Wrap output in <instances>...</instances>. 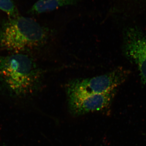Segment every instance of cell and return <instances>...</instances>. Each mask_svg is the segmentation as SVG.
<instances>
[{
	"label": "cell",
	"instance_id": "cell-1",
	"mask_svg": "<svg viewBox=\"0 0 146 146\" xmlns=\"http://www.w3.org/2000/svg\"><path fill=\"white\" fill-rule=\"evenodd\" d=\"M43 72L27 55L16 53L0 58V80L11 96L23 98L39 89Z\"/></svg>",
	"mask_w": 146,
	"mask_h": 146
},
{
	"label": "cell",
	"instance_id": "cell-4",
	"mask_svg": "<svg viewBox=\"0 0 146 146\" xmlns=\"http://www.w3.org/2000/svg\"><path fill=\"white\" fill-rule=\"evenodd\" d=\"M123 50L126 57L137 66L141 81L146 84V34L131 27L123 33Z\"/></svg>",
	"mask_w": 146,
	"mask_h": 146
},
{
	"label": "cell",
	"instance_id": "cell-3",
	"mask_svg": "<svg viewBox=\"0 0 146 146\" xmlns=\"http://www.w3.org/2000/svg\"><path fill=\"white\" fill-rule=\"evenodd\" d=\"M130 71L119 67L101 75L86 78H77L66 85L68 96L100 94L117 91L127 79Z\"/></svg>",
	"mask_w": 146,
	"mask_h": 146
},
{
	"label": "cell",
	"instance_id": "cell-7",
	"mask_svg": "<svg viewBox=\"0 0 146 146\" xmlns=\"http://www.w3.org/2000/svg\"><path fill=\"white\" fill-rule=\"evenodd\" d=\"M0 10L5 12L10 18L18 16V11L12 0H0Z\"/></svg>",
	"mask_w": 146,
	"mask_h": 146
},
{
	"label": "cell",
	"instance_id": "cell-2",
	"mask_svg": "<svg viewBox=\"0 0 146 146\" xmlns=\"http://www.w3.org/2000/svg\"><path fill=\"white\" fill-rule=\"evenodd\" d=\"M48 29L31 18H10L0 31V44L11 51H23L43 46L50 37Z\"/></svg>",
	"mask_w": 146,
	"mask_h": 146
},
{
	"label": "cell",
	"instance_id": "cell-8",
	"mask_svg": "<svg viewBox=\"0 0 146 146\" xmlns=\"http://www.w3.org/2000/svg\"><path fill=\"white\" fill-rule=\"evenodd\" d=\"M0 146H7L5 145H0Z\"/></svg>",
	"mask_w": 146,
	"mask_h": 146
},
{
	"label": "cell",
	"instance_id": "cell-6",
	"mask_svg": "<svg viewBox=\"0 0 146 146\" xmlns=\"http://www.w3.org/2000/svg\"><path fill=\"white\" fill-rule=\"evenodd\" d=\"M77 0H38L33 5L30 12L37 14L52 11L64 6L73 5Z\"/></svg>",
	"mask_w": 146,
	"mask_h": 146
},
{
	"label": "cell",
	"instance_id": "cell-5",
	"mask_svg": "<svg viewBox=\"0 0 146 146\" xmlns=\"http://www.w3.org/2000/svg\"><path fill=\"white\" fill-rule=\"evenodd\" d=\"M116 91L103 94L68 96L69 109L72 114L77 116L102 110L111 103Z\"/></svg>",
	"mask_w": 146,
	"mask_h": 146
}]
</instances>
